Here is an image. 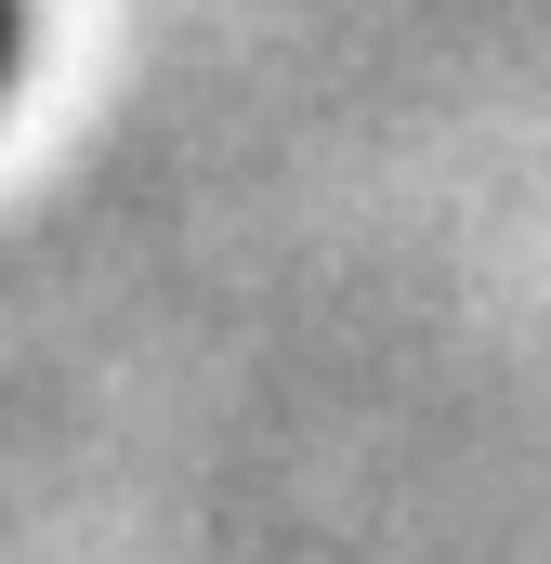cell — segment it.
I'll use <instances>...</instances> for the list:
<instances>
[{"label":"cell","instance_id":"cell-1","mask_svg":"<svg viewBox=\"0 0 551 564\" xmlns=\"http://www.w3.org/2000/svg\"><path fill=\"white\" fill-rule=\"evenodd\" d=\"M0 53H13V13H0Z\"/></svg>","mask_w":551,"mask_h":564}]
</instances>
